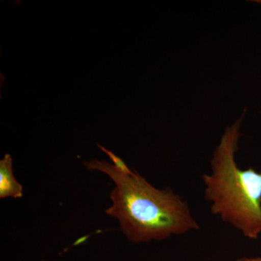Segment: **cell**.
I'll list each match as a JSON object with an SVG mask.
<instances>
[{"mask_svg": "<svg viewBox=\"0 0 261 261\" xmlns=\"http://www.w3.org/2000/svg\"><path fill=\"white\" fill-rule=\"evenodd\" d=\"M84 164L106 173L116 183L111 194L113 205L106 213L119 221L132 243L166 240L200 228L188 203L172 190H159L136 171L125 174L106 161Z\"/></svg>", "mask_w": 261, "mask_h": 261, "instance_id": "cell-1", "label": "cell"}, {"mask_svg": "<svg viewBox=\"0 0 261 261\" xmlns=\"http://www.w3.org/2000/svg\"><path fill=\"white\" fill-rule=\"evenodd\" d=\"M243 117L226 127L211 160V173L202 175L204 197L211 211L245 238L261 234V171L241 169L236 161Z\"/></svg>", "mask_w": 261, "mask_h": 261, "instance_id": "cell-2", "label": "cell"}, {"mask_svg": "<svg viewBox=\"0 0 261 261\" xmlns=\"http://www.w3.org/2000/svg\"><path fill=\"white\" fill-rule=\"evenodd\" d=\"M23 188L15 179L13 173V160L9 154L0 161V197H21Z\"/></svg>", "mask_w": 261, "mask_h": 261, "instance_id": "cell-3", "label": "cell"}, {"mask_svg": "<svg viewBox=\"0 0 261 261\" xmlns=\"http://www.w3.org/2000/svg\"><path fill=\"white\" fill-rule=\"evenodd\" d=\"M97 146L109 156L110 159H111V161L114 163V166H116L117 169L119 170L120 171L125 173V174H132V173L134 172V171H132V170L126 166V163L123 162V160L120 159V158L116 156V154H113L111 151L108 150V149L105 148L102 146L99 145H97Z\"/></svg>", "mask_w": 261, "mask_h": 261, "instance_id": "cell-4", "label": "cell"}, {"mask_svg": "<svg viewBox=\"0 0 261 261\" xmlns=\"http://www.w3.org/2000/svg\"><path fill=\"white\" fill-rule=\"evenodd\" d=\"M237 261H261V257H243L238 259Z\"/></svg>", "mask_w": 261, "mask_h": 261, "instance_id": "cell-5", "label": "cell"}, {"mask_svg": "<svg viewBox=\"0 0 261 261\" xmlns=\"http://www.w3.org/2000/svg\"><path fill=\"white\" fill-rule=\"evenodd\" d=\"M255 3H260V4H261V1H255Z\"/></svg>", "mask_w": 261, "mask_h": 261, "instance_id": "cell-6", "label": "cell"}]
</instances>
